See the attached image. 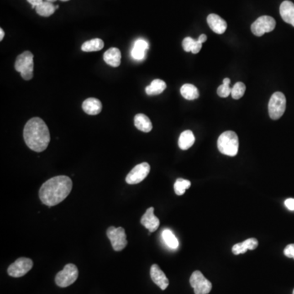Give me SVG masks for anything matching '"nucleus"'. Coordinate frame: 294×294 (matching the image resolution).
<instances>
[{
	"mask_svg": "<svg viewBox=\"0 0 294 294\" xmlns=\"http://www.w3.org/2000/svg\"><path fill=\"white\" fill-rule=\"evenodd\" d=\"M72 186V181L69 176H53L42 185L39 190V199L44 205L53 207L62 202L70 195Z\"/></svg>",
	"mask_w": 294,
	"mask_h": 294,
	"instance_id": "nucleus-1",
	"label": "nucleus"
},
{
	"mask_svg": "<svg viewBox=\"0 0 294 294\" xmlns=\"http://www.w3.org/2000/svg\"><path fill=\"white\" fill-rule=\"evenodd\" d=\"M23 136L27 147L33 151H44L50 143L49 128L45 122L39 117H34L27 122Z\"/></svg>",
	"mask_w": 294,
	"mask_h": 294,
	"instance_id": "nucleus-2",
	"label": "nucleus"
},
{
	"mask_svg": "<svg viewBox=\"0 0 294 294\" xmlns=\"http://www.w3.org/2000/svg\"><path fill=\"white\" fill-rule=\"evenodd\" d=\"M217 148L222 154L234 157L239 150V138L233 131H227L220 135L217 140Z\"/></svg>",
	"mask_w": 294,
	"mask_h": 294,
	"instance_id": "nucleus-3",
	"label": "nucleus"
},
{
	"mask_svg": "<svg viewBox=\"0 0 294 294\" xmlns=\"http://www.w3.org/2000/svg\"><path fill=\"white\" fill-rule=\"evenodd\" d=\"M15 70L20 72L23 80H30L34 76V55L31 52L26 51L17 56L15 61Z\"/></svg>",
	"mask_w": 294,
	"mask_h": 294,
	"instance_id": "nucleus-4",
	"label": "nucleus"
},
{
	"mask_svg": "<svg viewBox=\"0 0 294 294\" xmlns=\"http://www.w3.org/2000/svg\"><path fill=\"white\" fill-rule=\"evenodd\" d=\"M286 110V97L281 92H276L270 97L268 111L271 119L277 120L282 117Z\"/></svg>",
	"mask_w": 294,
	"mask_h": 294,
	"instance_id": "nucleus-5",
	"label": "nucleus"
},
{
	"mask_svg": "<svg viewBox=\"0 0 294 294\" xmlns=\"http://www.w3.org/2000/svg\"><path fill=\"white\" fill-rule=\"evenodd\" d=\"M79 276V270L76 265L69 263L56 275L55 281L58 286L66 288L76 281Z\"/></svg>",
	"mask_w": 294,
	"mask_h": 294,
	"instance_id": "nucleus-6",
	"label": "nucleus"
},
{
	"mask_svg": "<svg viewBox=\"0 0 294 294\" xmlns=\"http://www.w3.org/2000/svg\"><path fill=\"white\" fill-rule=\"evenodd\" d=\"M106 235L111 240V245L114 250L119 252L128 245V240L126 238L125 230L123 227H110L107 229Z\"/></svg>",
	"mask_w": 294,
	"mask_h": 294,
	"instance_id": "nucleus-7",
	"label": "nucleus"
},
{
	"mask_svg": "<svg viewBox=\"0 0 294 294\" xmlns=\"http://www.w3.org/2000/svg\"><path fill=\"white\" fill-rule=\"evenodd\" d=\"M276 26L275 20L269 16L258 17L251 26V30L256 36H263L265 33L274 30Z\"/></svg>",
	"mask_w": 294,
	"mask_h": 294,
	"instance_id": "nucleus-8",
	"label": "nucleus"
},
{
	"mask_svg": "<svg viewBox=\"0 0 294 294\" xmlns=\"http://www.w3.org/2000/svg\"><path fill=\"white\" fill-rule=\"evenodd\" d=\"M33 267V261L29 258H20L15 261L7 269L10 276L15 278L22 277L29 272Z\"/></svg>",
	"mask_w": 294,
	"mask_h": 294,
	"instance_id": "nucleus-9",
	"label": "nucleus"
},
{
	"mask_svg": "<svg viewBox=\"0 0 294 294\" xmlns=\"http://www.w3.org/2000/svg\"><path fill=\"white\" fill-rule=\"evenodd\" d=\"M190 284L196 294H208L212 290V284L204 276L200 270H196L192 273L190 279Z\"/></svg>",
	"mask_w": 294,
	"mask_h": 294,
	"instance_id": "nucleus-10",
	"label": "nucleus"
},
{
	"mask_svg": "<svg viewBox=\"0 0 294 294\" xmlns=\"http://www.w3.org/2000/svg\"><path fill=\"white\" fill-rule=\"evenodd\" d=\"M149 171H150V166L147 162L138 164L126 176V182L130 185L140 183L148 176Z\"/></svg>",
	"mask_w": 294,
	"mask_h": 294,
	"instance_id": "nucleus-11",
	"label": "nucleus"
},
{
	"mask_svg": "<svg viewBox=\"0 0 294 294\" xmlns=\"http://www.w3.org/2000/svg\"><path fill=\"white\" fill-rule=\"evenodd\" d=\"M154 207H149L141 219V224L149 230V233L156 232L160 224L159 218L154 214Z\"/></svg>",
	"mask_w": 294,
	"mask_h": 294,
	"instance_id": "nucleus-12",
	"label": "nucleus"
},
{
	"mask_svg": "<svg viewBox=\"0 0 294 294\" xmlns=\"http://www.w3.org/2000/svg\"><path fill=\"white\" fill-rule=\"evenodd\" d=\"M150 277L153 282L158 285L162 290H166L169 285V279L167 278L164 271L156 264L152 265L150 268Z\"/></svg>",
	"mask_w": 294,
	"mask_h": 294,
	"instance_id": "nucleus-13",
	"label": "nucleus"
},
{
	"mask_svg": "<svg viewBox=\"0 0 294 294\" xmlns=\"http://www.w3.org/2000/svg\"><path fill=\"white\" fill-rule=\"evenodd\" d=\"M207 24L210 29L216 34H222L227 29V23L224 19L217 14H210L207 18Z\"/></svg>",
	"mask_w": 294,
	"mask_h": 294,
	"instance_id": "nucleus-14",
	"label": "nucleus"
},
{
	"mask_svg": "<svg viewBox=\"0 0 294 294\" xmlns=\"http://www.w3.org/2000/svg\"><path fill=\"white\" fill-rule=\"evenodd\" d=\"M83 110L85 113L90 116H97L101 113L102 110V104L101 101L94 97H90L84 101L82 105Z\"/></svg>",
	"mask_w": 294,
	"mask_h": 294,
	"instance_id": "nucleus-15",
	"label": "nucleus"
},
{
	"mask_svg": "<svg viewBox=\"0 0 294 294\" xmlns=\"http://www.w3.org/2000/svg\"><path fill=\"white\" fill-rule=\"evenodd\" d=\"M280 16L286 23L294 27V3L286 0L281 3L280 7Z\"/></svg>",
	"mask_w": 294,
	"mask_h": 294,
	"instance_id": "nucleus-16",
	"label": "nucleus"
},
{
	"mask_svg": "<svg viewBox=\"0 0 294 294\" xmlns=\"http://www.w3.org/2000/svg\"><path fill=\"white\" fill-rule=\"evenodd\" d=\"M258 239L255 238H250V239H246L242 243L235 244L232 247V253H234L235 255H239V254L245 253L248 250H254L258 248Z\"/></svg>",
	"mask_w": 294,
	"mask_h": 294,
	"instance_id": "nucleus-17",
	"label": "nucleus"
},
{
	"mask_svg": "<svg viewBox=\"0 0 294 294\" xmlns=\"http://www.w3.org/2000/svg\"><path fill=\"white\" fill-rule=\"evenodd\" d=\"M104 60L112 67H118L121 63V52L117 48H111L104 53Z\"/></svg>",
	"mask_w": 294,
	"mask_h": 294,
	"instance_id": "nucleus-18",
	"label": "nucleus"
},
{
	"mask_svg": "<svg viewBox=\"0 0 294 294\" xmlns=\"http://www.w3.org/2000/svg\"><path fill=\"white\" fill-rule=\"evenodd\" d=\"M149 49V44L144 39H138L134 44L133 50H132V57L135 60H141L144 59L146 52Z\"/></svg>",
	"mask_w": 294,
	"mask_h": 294,
	"instance_id": "nucleus-19",
	"label": "nucleus"
},
{
	"mask_svg": "<svg viewBox=\"0 0 294 294\" xmlns=\"http://www.w3.org/2000/svg\"><path fill=\"white\" fill-rule=\"evenodd\" d=\"M134 125L138 130L144 133H149L153 128L150 119L143 114H138L134 117Z\"/></svg>",
	"mask_w": 294,
	"mask_h": 294,
	"instance_id": "nucleus-20",
	"label": "nucleus"
},
{
	"mask_svg": "<svg viewBox=\"0 0 294 294\" xmlns=\"http://www.w3.org/2000/svg\"><path fill=\"white\" fill-rule=\"evenodd\" d=\"M196 142V138L191 130H186L181 133L179 137L178 146L180 149L186 150L190 149Z\"/></svg>",
	"mask_w": 294,
	"mask_h": 294,
	"instance_id": "nucleus-21",
	"label": "nucleus"
},
{
	"mask_svg": "<svg viewBox=\"0 0 294 294\" xmlns=\"http://www.w3.org/2000/svg\"><path fill=\"white\" fill-rule=\"evenodd\" d=\"M166 83L161 80H154L151 84L146 88V92L149 96H156L161 94L166 89Z\"/></svg>",
	"mask_w": 294,
	"mask_h": 294,
	"instance_id": "nucleus-22",
	"label": "nucleus"
},
{
	"mask_svg": "<svg viewBox=\"0 0 294 294\" xmlns=\"http://www.w3.org/2000/svg\"><path fill=\"white\" fill-rule=\"evenodd\" d=\"M181 94L182 97L186 100H196L198 97H200V92L198 90L197 88L195 85H191V84H186V85H182L181 88Z\"/></svg>",
	"mask_w": 294,
	"mask_h": 294,
	"instance_id": "nucleus-23",
	"label": "nucleus"
},
{
	"mask_svg": "<svg viewBox=\"0 0 294 294\" xmlns=\"http://www.w3.org/2000/svg\"><path fill=\"white\" fill-rule=\"evenodd\" d=\"M103 48V40L96 38V39H92L85 42V44H83L81 49L85 53H91V52H97V51L101 50Z\"/></svg>",
	"mask_w": 294,
	"mask_h": 294,
	"instance_id": "nucleus-24",
	"label": "nucleus"
},
{
	"mask_svg": "<svg viewBox=\"0 0 294 294\" xmlns=\"http://www.w3.org/2000/svg\"><path fill=\"white\" fill-rule=\"evenodd\" d=\"M36 12L42 17H50L55 12L56 6L50 2H43L35 7Z\"/></svg>",
	"mask_w": 294,
	"mask_h": 294,
	"instance_id": "nucleus-25",
	"label": "nucleus"
},
{
	"mask_svg": "<svg viewBox=\"0 0 294 294\" xmlns=\"http://www.w3.org/2000/svg\"><path fill=\"white\" fill-rule=\"evenodd\" d=\"M162 237H163L164 243L169 248L171 249H176L178 248V239H176V237L174 235V233L170 230H164L162 233Z\"/></svg>",
	"mask_w": 294,
	"mask_h": 294,
	"instance_id": "nucleus-26",
	"label": "nucleus"
},
{
	"mask_svg": "<svg viewBox=\"0 0 294 294\" xmlns=\"http://www.w3.org/2000/svg\"><path fill=\"white\" fill-rule=\"evenodd\" d=\"M191 181L183 178H178L174 183V191L177 196H182L187 189L191 187Z\"/></svg>",
	"mask_w": 294,
	"mask_h": 294,
	"instance_id": "nucleus-27",
	"label": "nucleus"
},
{
	"mask_svg": "<svg viewBox=\"0 0 294 294\" xmlns=\"http://www.w3.org/2000/svg\"><path fill=\"white\" fill-rule=\"evenodd\" d=\"M230 84H231V80L229 78H225L223 80V84L220 85L218 88H217V95L220 97L225 98V97H228L232 93V88H230Z\"/></svg>",
	"mask_w": 294,
	"mask_h": 294,
	"instance_id": "nucleus-28",
	"label": "nucleus"
},
{
	"mask_svg": "<svg viewBox=\"0 0 294 294\" xmlns=\"http://www.w3.org/2000/svg\"><path fill=\"white\" fill-rule=\"evenodd\" d=\"M246 91V86L244 83L238 82L232 88V97L235 100H239L244 95Z\"/></svg>",
	"mask_w": 294,
	"mask_h": 294,
	"instance_id": "nucleus-29",
	"label": "nucleus"
},
{
	"mask_svg": "<svg viewBox=\"0 0 294 294\" xmlns=\"http://www.w3.org/2000/svg\"><path fill=\"white\" fill-rule=\"evenodd\" d=\"M196 40L192 39L191 37H186V38H185L183 41H182V47H183L184 51L186 52V53L191 52L192 49H193L194 45L196 44Z\"/></svg>",
	"mask_w": 294,
	"mask_h": 294,
	"instance_id": "nucleus-30",
	"label": "nucleus"
},
{
	"mask_svg": "<svg viewBox=\"0 0 294 294\" xmlns=\"http://www.w3.org/2000/svg\"><path fill=\"white\" fill-rule=\"evenodd\" d=\"M284 253L287 258H294V244H289L285 248Z\"/></svg>",
	"mask_w": 294,
	"mask_h": 294,
	"instance_id": "nucleus-31",
	"label": "nucleus"
},
{
	"mask_svg": "<svg viewBox=\"0 0 294 294\" xmlns=\"http://www.w3.org/2000/svg\"><path fill=\"white\" fill-rule=\"evenodd\" d=\"M285 205L288 209L290 211H294V199L290 198V199L285 200Z\"/></svg>",
	"mask_w": 294,
	"mask_h": 294,
	"instance_id": "nucleus-32",
	"label": "nucleus"
},
{
	"mask_svg": "<svg viewBox=\"0 0 294 294\" xmlns=\"http://www.w3.org/2000/svg\"><path fill=\"white\" fill-rule=\"evenodd\" d=\"M202 44L198 41V40H196V44L194 45V48L192 51H191V53H193V54H197V53H200V50L202 49Z\"/></svg>",
	"mask_w": 294,
	"mask_h": 294,
	"instance_id": "nucleus-33",
	"label": "nucleus"
},
{
	"mask_svg": "<svg viewBox=\"0 0 294 294\" xmlns=\"http://www.w3.org/2000/svg\"><path fill=\"white\" fill-rule=\"evenodd\" d=\"M27 2H29L32 5L33 8H35L36 6L43 2V0H27Z\"/></svg>",
	"mask_w": 294,
	"mask_h": 294,
	"instance_id": "nucleus-34",
	"label": "nucleus"
},
{
	"mask_svg": "<svg viewBox=\"0 0 294 294\" xmlns=\"http://www.w3.org/2000/svg\"><path fill=\"white\" fill-rule=\"evenodd\" d=\"M198 41L203 44V43H205V42L207 41V35H205V34H201L200 37H199V39H197Z\"/></svg>",
	"mask_w": 294,
	"mask_h": 294,
	"instance_id": "nucleus-35",
	"label": "nucleus"
},
{
	"mask_svg": "<svg viewBox=\"0 0 294 294\" xmlns=\"http://www.w3.org/2000/svg\"><path fill=\"white\" fill-rule=\"evenodd\" d=\"M4 31H3V29L1 28L0 29V40L2 41V39H3V37H4Z\"/></svg>",
	"mask_w": 294,
	"mask_h": 294,
	"instance_id": "nucleus-36",
	"label": "nucleus"
},
{
	"mask_svg": "<svg viewBox=\"0 0 294 294\" xmlns=\"http://www.w3.org/2000/svg\"><path fill=\"white\" fill-rule=\"evenodd\" d=\"M47 1H48V2H56V1H57V0H47Z\"/></svg>",
	"mask_w": 294,
	"mask_h": 294,
	"instance_id": "nucleus-37",
	"label": "nucleus"
},
{
	"mask_svg": "<svg viewBox=\"0 0 294 294\" xmlns=\"http://www.w3.org/2000/svg\"><path fill=\"white\" fill-rule=\"evenodd\" d=\"M60 1H62V2H67V1H70V0H60Z\"/></svg>",
	"mask_w": 294,
	"mask_h": 294,
	"instance_id": "nucleus-38",
	"label": "nucleus"
},
{
	"mask_svg": "<svg viewBox=\"0 0 294 294\" xmlns=\"http://www.w3.org/2000/svg\"><path fill=\"white\" fill-rule=\"evenodd\" d=\"M58 8H59V5H57V6H56V9H58Z\"/></svg>",
	"mask_w": 294,
	"mask_h": 294,
	"instance_id": "nucleus-39",
	"label": "nucleus"
},
{
	"mask_svg": "<svg viewBox=\"0 0 294 294\" xmlns=\"http://www.w3.org/2000/svg\"><path fill=\"white\" fill-rule=\"evenodd\" d=\"M293 294H294V291H293Z\"/></svg>",
	"mask_w": 294,
	"mask_h": 294,
	"instance_id": "nucleus-40",
	"label": "nucleus"
}]
</instances>
